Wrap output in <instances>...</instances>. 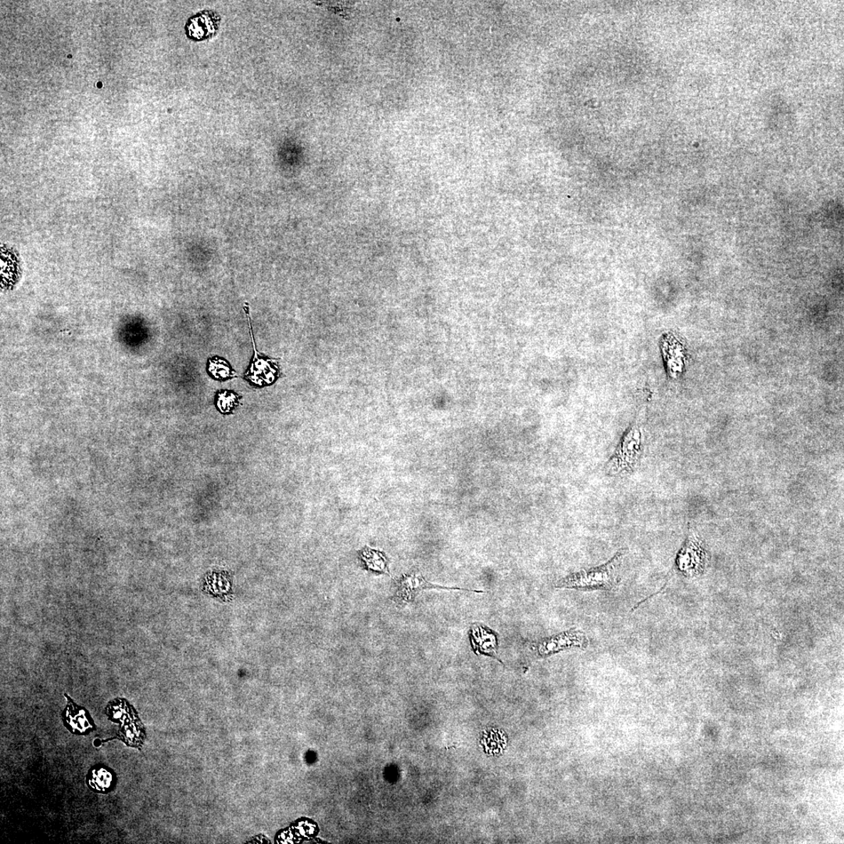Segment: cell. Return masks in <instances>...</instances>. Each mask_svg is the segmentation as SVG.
Segmentation results:
<instances>
[{
  "mask_svg": "<svg viewBox=\"0 0 844 844\" xmlns=\"http://www.w3.org/2000/svg\"><path fill=\"white\" fill-rule=\"evenodd\" d=\"M626 551H620L612 559L601 566L573 573L559 581L556 588L573 589L578 591H611L621 583L620 570L623 566Z\"/></svg>",
  "mask_w": 844,
  "mask_h": 844,
  "instance_id": "cell-1",
  "label": "cell"
},
{
  "mask_svg": "<svg viewBox=\"0 0 844 844\" xmlns=\"http://www.w3.org/2000/svg\"><path fill=\"white\" fill-rule=\"evenodd\" d=\"M643 453V434L639 426L628 428L618 447L604 466L605 474L626 476L639 466Z\"/></svg>",
  "mask_w": 844,
  "mask_h": 844,
  "instance_id": "cell-2",
  "label": "cell"
},
{
  "mask_svg": "<svg viewBox=\"0 0 844 844\" xmlns=\"http://www.w3.org/2000/svg\"><path fill=\"white\" fill-rule=\"evenodd\" d=\"M708 560L703 541L690 533L677 554L675 567L682 576L695 577L703 574Z\"/></svg>",
  "mask_w": 844,
  "mask_h": 844,
  "instance_id": "cell-3",
  "label": "cell"
},
{
  "mask_svg": "<svg viewBox=\"0 0 844 844\" xmlns=\"http://www.w3.org/2000/svg\"><path fill=\"white\" fill-rule=\"evenodd\" d=\"M589 640L586 634L575 628L540 640L533 646L541 657H547L571 648L585 649Z\"/></svg>",
  "mask_w": 844,
  "mask_h": 844,
  "instance_id": "cell-4",
  "label": "cell"
},
{
  "mask_svg": "<svg viewBox=\"0 0 844 844\" xmlns=\"http://www.w3.org/2000/svg\"><path fill=\"white\" fill-rule=\"evenodd\" d=\"M426 589H441V590H457L471 591L473 593H483L482 591H476L471 590H465V589L460 588H448L437 585H433L427 582V581L420 575H411L404 576L398 584L397 592L395 601L399 604H407L415 600L416 596L422 591Z\"/></svg>",
  "mask_w": 844,
  "mask_h": 844,
  "instance_id": "cell-5",
  "label": "cell"
},
{
  "mask_svg": "<svg viewBox=\"0 0 844 844\" xmlns=\"http://www.w3.org/2000/svg\"><path fill=\"white\" fill-rule=\"evenodd\" d=\"M219 15L210 11H202L190 18L186 25V34L190 39L201 41L212 38L218 33Z\"/></svg>",
  "mask_w": 844,
  "mask_h": 844,
  "instance_id": "cell-6",
  "label": "cell"
},
{
  "mask_svg": "<svg viewBox=\"0 0 844 844\" xmlns=\"http://www.w3.org/2000/svg\"><path fill=\"white\" fill-rule=\"evenodd\" d=\"M75 711L74 703L71 705V708L67 707L65 715L63 714V720L65 722V727L73 734H80V736L90 734V732L95 730V727L93 721L90 715H86L88 712L82 708L81 710Z\"/></svg>",
  "mask_w": 844,
  "mask_h": 844,
  "instance_id": "cell-7",
  "label": "cell"
},
{
  "mask_svg": "<svg viewBox=\"0 0 844 844\" xmlns=\"http://www.w3.org/2000/svg\"><path fill=\"white\" fill-rule=\"evenodd\" d=\"M472 640L476 653H481L497 659V640L495 634L490 633L484 626L473 627Z\"/></svg>",
  "mask_w": 844,
  "mask_h": 844,
  "instance_id": "cell-8",
  "label": "cell"
},
{
  "mask_svg": "<svg viewBox=\"0 0 844 844\" xmlns=\"http://www.w3.org/2000/svg\"><path fill=\"white\" fill-rule=\"evenodd\" d=\"M253 347L255 352L254 360L251 366V369L249 371L250 375H246V376L255 384L262 385L264 382L265 384H270V382H272L275 379V371L273 368L272 364L269 363L270 362L258 357V352H256V349H255L254 344Z\"/></svg>",
  "mask_w": 844,
  "mask_h": 844,
  "instance_id": "cell-9",
  "label": "cell"
},
{
  "mask_svg": "<svg viewBox=\"0 0 844 844\" xmlns=\"http://www.w3.org/2000/svg\"><path fill=\"white\" fill-rule=\"evenodd\" d=\"M88 784L97 792H105L110 789L113 781V776L105 768L95 769L87 776Z\"/></svg>",
  "mask_w": 844,
  "mask_h": 844,
  "instance_id": "cell-10",
  "label": "cell"
},
{
  "mask_svg": "<svg viewBox=\"0 0 844 844\" xmlns=\"http://www.w3.org/2000/svg\"><path fill=\"white\" fill-rule=\"evenodd\" d=\"M314 4L325 8L328 11L335 14L339 17L345 20H352V14L355 10L352 6H348L344 4V3L337 2H323V3H313Z\"/></svg>",
  "mask_w": 844,
  "mask_h": 844,
  "instance_id": "cell-11",
  "label": "cell"
},
{
  "mask_svg": "<svg viewBox=\"0 0 844 844\" xmlns=\"http://www.w3.org/2000/svg\"><path fill=\"white\" fill-rule=\"evenodd\" d=\"M363 559L367 563L370 569H373L379 571H386L387 564L385 557L382 556L380 553L373 552L369 549L367 551H364L362 554Z\"/></svg>",
  "mask_w": 844,
  "mask_h": 844,
  "instance_id": "cell-12",
  "label": "cell"
},
{
  "mask_svg": "<svg viewBox=\"0 0 844 844\" xmlns=\"http://www.w3.org/2000/svg\"><path fill=\"white\" fill-rule=\"evenodd\" d=\"M210 371L218 379L232 377L234 372L231 371L229 366L224 361L215 359L210 362Z\"/></svg>",
  "mask_w": 844,
  "mask_h": 844,
  "instance_id": "cell-13",
  "label": "cell"
},
{
  "mask_svg": "<svg viewBox=\"0 0 844 844\" xmlns=\"http://www.w3.org/2000/svg\"><path fill=\"white\" fill-rule=\"evenodd\" d=\"M236 402V396L233 394L225 393L219 396L218 407L222 411H228L233 407Z\"/></svg>",
  "mask_w": 844,
  "mask_h": 844,
  "instance_id": "cell-14",
  "label": "cell"
}]
</instances>
